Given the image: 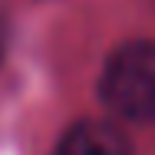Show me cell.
<instances>
[{"instance_id":"2","label":"cell","mask_w":155,"mask_h":155,"mask_svg":"<svg viewBox=\"0 0 155 155\" xmlns=\"http://www.w3.org/2000/svg\"><path fill=\"white\" fill-rule=\"evenodd\" d=\"M53 155H132V142L109 119H83L60 135Z\"/></svg>"},{"instance_id":"3","label":"cell","mask_w":155,"mask_h":155,"mask_svg":"<svg viewBox=\"0 0 155 155\" xmlns=\"http://www.w3.org/2000/svg\"><path fill=\"white\" fill-rule=\"evenodd\" d=\"M3 53H7V23L0 17V60H3Z\"/></svg>"},{"instance_id":"1","label":"cell","mask_w":155,"mask_h":155,"mask_svg":"<svg viewBox=\"0 0 155 155\" xmlns=\"http://www.w3.org/2000/svg\"><path fill=\"white\" fill-rule=\"evenodd\" d=\"M99 99L122 122H155V43L119 46L99 76Z\"/></svg>"}]
</instances>
